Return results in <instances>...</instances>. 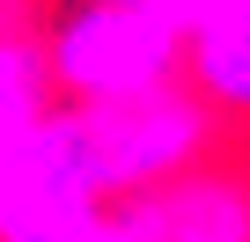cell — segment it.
<instances>
[{
	"label": "cell",
	"mask_w": 250,
	"mask_h": 242,
	"mask_svg": "<svg viewBox=\"0 0 250 242\" xmlns=\"http://www.w3.org/2000/svg\"><path fill=\"white\" fill-rule=\"evenodd\" d=\"M81 242H147V235L133 227V213H125V205H110V213H103V220H96Z\"/></svg>",
	"instance_id": "obj_8"
},
{
	"label": "cell",
	"mask_w": 250,
	"mask_h": 242,
	"mask_svg": "<svg viewBox=\"0 0 250 242\" xmlns=\"http://www.w3.org/2000/svg\"><path fill=\"white\" fill-rule=\"evenodd\" d=\"M147 242H250V176L228 162H199L191 176L125 198Z\"/></svg>",
	"instance_id": "obj_4"
},
{
	"label": "cell",
	"mask_w": 250,
	"mask_h": 242,
	"mask_svg": "<svg viewBox=\"0 0 250 242\" xmlns=\"http://www.w3.org/2000/svg\"><path fill=\"white\" fill-rule=\"evenodd\" d=\"M110 205L118 191L81 103H52L0 147V242H81Z\"/></svg>",
	"instance_id": "obj_1"
},
{
	"label": "cell",
	"mask_w": 250,
	"mask_h": 242,
	"mask_svg": "<svg viewBox=\"0 0 250 242\" xmlns=\"http://www.w3.org/2000/svg\"><path fill=\"white\" fill-rule=\"evenodd\" d=\"M243 176H250V162H243Z\"/></svg>",
	"instance_id": "obj_10"
},
{
	"label": "cell",
	"mask_w": 250,
	"mask_h": 242,
	"mask_svg": "<svg viewBox=\"0 0 250 242\" xmlns=\"http://www.w3.org/2000/svg\"><path fill=\"white\" fill-rule=\"evenodd\" d=\"M162 15L184 30V44L191 37H206V30H250V0H162Z\"/></svg>",
	"instance_id": "obj_7"
},
{
	"label": "cell",
	"mask_w": 250,
	"mask_h": 242,
	"mask_svg": "<svg viewBox=\"0 0 250 242\" xmlns=\"http://www.w3.org/2000/svg\"><path fill=\"white\" fill-rule=\"evenodd\" d=\"M184 81L221 110V125H250V30H206L184 44Z\"/></svg>",
	"instance_id": "obj_6"
},
{
	"label": "cell",
	"mask_w": 250,
	"mask_h": 242,
	"mask_svg": "<svg viewBox=\"0 0 250 242\" xmlns=\"http://www.w3.org/2000/svg\"><path fill=\"white\" fill-rule=\"evenodd\" d=\"M52 103H59V81H52L44 37H30L22 15H0V147L22 125H37Z\"/></svg>",
	"instance_id": "obj_5"
},
{
	"label": "cell",
	"mask_w": 250,
	"mask_h": 242,
	"mask_svg": "<svg viewBox=\"0 0 250 242\" xmlns=\"http://www.w3.org/2000/svg\"><path fill=\"white\" fill-rule=\"evenodd\" d=\"M59 103H118L184 74V30L162 0H66L44 30Z\"/></svg>",
	"instance_id": "obj_2"
},
{
	"label": "cell",
	"mask_w": 250,
	"mask_h": 242,
	"mask_svg": "<svg viewBox=\"0 0 250 242\" xmlns=\"http://www.w3.org/2000/svg\"><path fill=\"white\" fill-rule=\"evenodd\" d=\"M0 15H22V0H0Z\"/></svg>",
	"instance_id": "obj_9"
},
{
	"label": "cell",
	"mask_w": 250,
	"mask_h": 242,
	"mask_svg": "<svg viewBox=\"0 0 250 242\" xmlns=\"http://www.w3.org/2000/svg\"><path fill=\"white\" fill-rule=\"evenodd\" d=\"M81 110H88V132H96L118 205L191 176L199 162H213V140H221V110L184 74L162 88H140V95H118V103H81Z\"/></svg>",
	"instance_id": "obj_3"
}]
</instances>
